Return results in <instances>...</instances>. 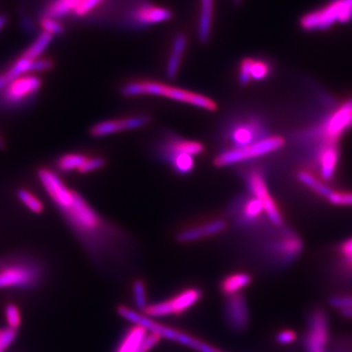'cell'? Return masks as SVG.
I'll return each mask as SVG.
<instances>
[{
	"label": "cell",
	"mask_w": 352,
	"mask_h": 352,
	"mask_svg": "<svg viewBox=\"0 0 352 352\" xmlns=\"http://www.w3.org/2000/svg\"><path fill=\"white\" fill-rule=\"evenodd\" d=\"M36 175L44 191L95 263L106 267L108 263L115 261L110 243L113 236L98 212L78 192L69 188L54 170L41 168Z\"/></svg>",
	"instance_id": "1"
},
{
	"label": "cell",
	"mask_w": 352,
	"mask_h": 352,
	"mask_svg": "<svg viewBox=\"0 0 352 352\" xmlns=\"http://www.w3.org/2000/svg\"><path fill=\"white\" fill-rule=\"evenodd\" d=\"M122 94L126 97L157 96L180 102L187 105L215 112L219 108L217 102L206 95L190 91L183 88L171 87L166 83L154 80H134L126 83L122 88Z\"/></svg>",
	"instance_id": "2"
},
{
	"label": "cell",
	"mask_w": 352,
	"mask_h": 352,
	"mask_svg": "<svg viewBox=\"0 0 352 352\" xmlns=\"http://www.w3.org/2000/svg\"><path fill=\"white\" fill-rule=\"evenodd\" d=\"M44 271L38 261L25 256L0 258V289L30 291L43 282Z\"/></svg>",
	"instance_id": "3"
},
{
	"label": "cell",
	"mask_w": 352,
	"mask_h": 352,
	"mask_svg": "<svg viewBox=\"0 0 352 352\" xmlns=\"http://www.w3.org/2000/svg\"><path fill=\"white\" fill-rule=\"evenodd\" d=\"M117 312L122 319L131 322L133 325L142 326L148 332L157 333L162 339L177 342V344H182V346L188 347V349H193L197 352H224L217 349V347L210 346L204 340L194 337V336L159 323V322L155 321L154 319L149 318V317L145 316L144 314L131 309L126 305L118 307Z\"/></svg>",
	"instance_id": "4"
},
{
	"label": "cell",
	"mask_w": 352,
	"mask_h": 352,
	"mask_svg": "<svg viewBox=\"0 0 352 352\" xmlns=\"http://www.w3.org/2000/svg\"><path fill=\"white\" fill-rule=\"evenodd\" d=\"M43 87L39 76L27 74L15 78L0 90V110L15 112L29 107Z\"/></svg>",
	"instance_id": "5"
},
{
	"label": "cell",
	"mask_w": 352,
	"mask_h": 352,
	"mask_svg": "<svg viewBox=\"0 0 352 352\" xmlns=\"http://www.w3.org/2000/svg\"><path fill=\"white\" fill-rule=\"evenodd\" d=\"M284 139L280 136H267L258 142L243 148L226 149L214 157V164L217 168L232 166L252 161L258 157L265 156L271 153L278 151L284 146Z\"/></svg>",
	"instance_id": "6"
},
{
	"label": "cell",
	"mask_w": 352,
	"mask_h": 352,
	"mask_svg": "<svg viewBox=\"0 0 352 352\" xmlns=\"http://www.w3.org/2000/svg\"><path fill=\"white\" fill-rule=\"evenodd\" d=\"M201 298L203 292L200 288L190 287L178 292L170 298L149 303L142 314L151 319L178 316L186 314L192 307H195Z\"/></svg>",
	"instance_id": "7"
},
{
	"label": "cell",
	"mask_w": 352,
	"mask_h": 352,
	"mask_svg": "<svg viewBox=\"0 0 352 352\" xmlns=\"http://www.w3.org/2000/svg\"><path fill=\"white\" fill-rule=\"evenodd\" d=\"M352 18V0H337L326 8L302 18V25L307 31H323L336 22L346 23Z\"/></svg>",
	"instance_id": "8"
},
{
	"label": "cell",
	"mask_w": 352,
	"mask_h": 352,
	"mask_svg": "<svg viewBox=\"0 0 352 352\" xmlns=\"http://www.w3.org/2000/svg\"><path fill=\"white\" fill-rule=\"evenodd\" d=\"M351 126L352 98L344 102L324 120L317 134L324 139V143H336Z\"/></svg>",
	"instance_id": "9"
},
{
	"label": "cell",
	"mask_w": 352,
	"mask_h": 352,
	"mask_svg": "<svg viewBox=\"0 0 352 352\" xmlns=\"http://www.w3.org/2000/svg\"><path fill=\"white\" fill-rule=\"evenodd\" d=\"M267 136L270 135L266 131L265 126L256 118L237 120L229 126L226 133V139L231 145L229 149L254 144Z\"/></svg>",
	"instance_id": "10"
},
{
	"label": "cell",
	"mask_w": 352,
	"mask_h": 352,
	"mask_svg": "<svg viewBox=\"0 0 352 352\" xmlns=\"http://www.w3.org/2000/svg\"><path fill=\"white\" fill-rule=\"evenodd\" d=\"M247 186L252 197L263 204L264 214L271 223L277 227L283 226V217L280 214L276 203L271 197L263 173L258 170L251 171L247 176Z\"/></svg>",
	"instance_id": "11"
},
{
	"label": "cell",
	"mask_w": 352,
	"mask_h": 352,
	"mask_svg": "<svg viewBox=\"0 0 352 352\" xmlns=\"http://www.w3.org/2000/svg\"><path fill=\"white\" fill-rule=\"evenodd\" d=\"M223 318L227 327L234 333H241L249 328L251 312L243 293L224 296Z\"/></svg>",
	"instance_id": "12"
},
{
	"label": "cell",
	"mask_w": 352,
	"mask_h": 352,
	"mask_svg": "<svg viewBox=\"0 0 352 352\" xmlns=\"http://www.w3.org/2000/svg\"><path fill=\"white\" fill-rule=\"evenodd\" d=\"M329 340L327 314L322 309L314 310L308 324L305 344L307 352H326Z\"/></svg>",
	"instance_id": "13"
},
{
	"label": "cell",
	"mask_w": 352,
	"mask_h": 352,
	"mask_svg": "<svg viewBox=\"0 0 352 352\" xmlns=\"http://www.w3.org/2000/svg\"><path fill=\"white\" fill-rule=\"evenodd\" d=\"M151 118L148 115L133 116L124 119L103 120L94 124L90 129V134L95 138H105L119 132L134 131L149 124Z\"/></svg>",
	"instance_id": "14"
},
{
	"label": "cell",
	"mask_w": 352,
	"mask_h": 352,
	"mask_svg": "<svg viewBox=\"0 0 352 352\" xmlns=\"http://www.w3.org/2000/svg\"><path fill=\"white\" fill-rule=\"evenodd\" d=\"M227 227L226 220L217 219L212 221L206 222L193 228L185 229L177 234L176 240L179 243H192L195 241L206 239L223 232Z\"/></svg>",
	"instance_id": "15"
},
{
	"label": "cell",
	"mask_w": 352,
	"mask_h": 352,
	"mask_svg": "<svg viewBox=\"0 0 352 352\" xmlns=\"http://www.w3.org/2000/svg\"><path fill=\"white\" fill-rule=\"evenodd\" d=\"M339 149L336 143H324L317 154L319 173L324 180H329L335 175L339 163Z\"/></svg>",
	"instance_id": "16"
},
{
	"label": "cell",
	"mask_w": 352,
	"mask_h": 352,
	"mask_svg": "<svg viewBox=\"0 0 352 352\" xmlns=\"http://www.w3.org/2000/svg\"><path fill=\"white\" fill-rule=\"evenodd\" d=\"M205 152V145L203 143L188 139L173 138L166 139L161 146V153H178V154H187L192 157H197Z\"/></svg>",
	"instance_id": "17"
},
{
	"label": "cell",
	"mask_w": 352,
	"mask_h": 352,
	"mask_svg": "<svg viewBox=\"0 0 352 352\" xmlns=\"http://www.w3.org/2000/svg\"><path fill=\"white\" fill-rule=\"evenodd\" d=\"M252 277L248 272H234L222 278L219 283L220 293L224 296H233L242 293L251 286Z\"/></svg>",
	"instance_id": "18"
},
{
	"label": "cell",
	"mask_w": 352,
	"mask_h": 352,
	"mask_svg": "<svg viewBox=\"0 0 352 352\" xmlns=\"http://www.w3.org/2000/svg\"><path fill=\"white\" fill-rule=\"evenodd\" d=\"M171 17H173V13L168 9L151 6H141L133 13L134 22L140 25L166 22Z\"/></svg>",
	"instance_id": "19"
},
{
	"label": "cell",
	"mask_w": 352,
	"mask_h": 352,
	"mask_svg": "<svg viewBox=\"0 0 352 352\" xmlns=\"http://www.w3.org/2000/svg\"><path fill=\"white\" fill-rule=\"evenodd\" d=\"M186 45V36L183 34H177L173 41V48L166 65V73L168 78H175L177 75Z\"/></svg>",
	"instance_id": "20"
},
{
	"label": "cell",
	"mask_w": 352,
	"mask_h": 352,
	"mask_svg": "<svg viewBox=\"0 0 352 352\" xmlns=\"http://www.w3.org/2000/svg\"><path fill=\"white\" fill-rule=\"evenodd\" d=\"M264 214L263 204L256 198L247 199L240 208L239 217H238V224L243 226H250L256 223L261 215Z\"/></svg>",
	"instance_id": "21"
},
{
	"label": "cell",
	"mask_w": 352,
	"mask_h": 352,
	"mask_svg": "<svg viewBox=\"0 0 352 352\" xmlns=\"http://www.w3.org/2000/svg\"><path fill=\"white\" fill-rule=\"evenodd\" d=\"M147 333L148 331L142 326H132L118 344L115 352H138Z\"/></svg>",
	"instance_id": "22"
},
{
	"label": "cell",
	"mask_w": 352,
	"mask_h": 352,
	"mask_svg": "<svg viewBox=\"0 0 352 352\" xmlns=\"http://www.w3.org/2000/svg\"><path fill=\"white\" fill-rule=\"evenodd\" d=\"M166 163L170 164L175 173L180 175H187L195 168V157L178 153H161Z\"/></svg>",
	"instance_id": "23"
},
{
	"label": "cell",
	"mask_w": 352,
	"mask_h": 352,
	"mask_svg": "<svg viewBox=\"0 0 352 352\" xmlns=\"http://www.w3.org/2000/svg\"><path fill=\"white\" fill-rule=\"evenodd\" d=\"M302 241H300L296 236L289 235V234L278 241L275 247H273L275 254H278L280 258H283L286 263H289L291 259L295 258L302 251Z\"/></svg>",
	"instance_id": "24"
},
{
	"label": "cell",
	"mask_w": 352,
	"mask_h": 352,
	"mask_svg": "<svg viewBox=\"0 0 352 352\" xmlns=\"http://www.w3.org/2000/svg\"><path fill=\"white\" fill-rule=\"evenodd\" d=\"M212 15H214V0H201L198 36L201 43H206L210 39Z\"/></svg>",
	"instance_id": "25"
},
{
	"label": "cell",
	"mask_w": 352,
	"mask_h": 352,
	"mask_svg": "<svg viewBox=\"0 0 352 352\" xmlns=\"http://www.w3.org/2000/svg\"><path fill=\"white\" fill-rule=\"evenodd\" d=\"M34 60L31 58L25 57V54L17 60L10 68L7 69L6 73L0 74V90L2 89L9 82H12L15 78H19L21 76L31 74L32 63Z\"/></svg>",
	"instance_id": "26"
},
{
	"label": "cell",
	"mask_w": 352,
	"mask_h": 352,
	"mask_svg": "<svg viewBox=\"0 0 352 352\" xmlns=\"http://www.w3.org/2000/svg\"><path fill=\"white\" fill-rule=\"evenodd\" d=\"M82 4V0H54L46 7L45 17L57 20L69 12H75L76 8Z\"/></svg>",
	"instance_id": "27"
},
{
	"label": "cell",
	"mask_w": 352,
	"mask_h": 352,
	"mask_svg": "<svg viewBox=\"0 0 352 352\" xmlns=\"http://www.w3.org/2000/svg\"><path fill=\"white\" fill-rule=\"evenodd\" d=\"M87 159V155L80 154V153H68L58 157L56 168L61 173H71V171L78 173Z\"/></svg>",
	"instance_id": "28"
},
{
	"label": "cell",
	"mask_w": 352,
	"mask_h": 352,
	"mask_svg": "<svg viewBox=\"0 0 352 352\" xmlns=\"http://www.w3.org/2000/svg\"><path fill=\"white\" fill-rule=\"evenodd\" d=\"M298 179L302 184H305L308 188L311 189L312 191L318 194L319 196L323 197V198L328 199L333 193V190L328 185L317 179L314 175L307 173V171H302V173H298Z\"/></svg>",
	"instance_id": "29"
},
{
	"label": "cell",
	"mask_w": 352,
	"mask_h": 352,
	"mask_svg": "<svg viewBox=\"0 0 352 352\" xmlns=\"http://www.w3.org/2000/svg\"><path fill=\"white\" fill-rule=\"evenodd\" d=\"M18 200L25 206L28 210H31L34 214H43L44 206L43 201L39 200L38 197L32 193L31 191L25 188H20L16 192Z\"/></svg>",
	"instance_id": "30"
},
{
	"label": "cell",
	"mask_w": 352,
	"mask_h": 352,
	"mask_svg": "<svg viewBox=\"0 0 352 352\" xmlns=\"http://www.w3.org/2000/svg\"><path fill=\"white\" fill-rule=\"evenodd\" d=\"M132 296L134 305L138 307V312H143L149 305L148 302L147 287L142 279H135L132 284Z\"/></svg>",
	"instance_id": "31"
},
{
	"label": "cell",
	"mask_w": 352,
	"mask_h": 352,
	"mask_svg": "<svg viewBox=\"0 0 352 352\" xmlns=\"http://www.w3.org/2000/svg\"><path fill=\"white\" fill-rule=\"evenodd\" d=\"M52 34L45 32H41V36L32 44L29 50L25 51L24 54L25 56L31 58L32 60L38 59V58L41 57V54H43L44 50L48 47V45H50L51 41H52Z\"/></svg>",
	"instance_id": "32"
},
{
	"label": "cell",
	"mask_w": 352,
	"mask_h": 352,
	"mask_svg": "<svg viewBox=\"0 0 352 352\" xmlns=\"http://www.w3.org/2000/svg\"><path fill=\"white\" fill-rule=\"evenodd\" d=\"M271 73V67L267 62L263 60L251 59V80H265Z\"/></svg>",
	"instance_id": "33"
},
{
	"label": "cell",
	"mask_w": 352,
	"mask_h": 352,
	"mask_svg": "<svg viewBox=\"0 0 352 352\" xmlns=\"http://www.w3.org/2000/svg\"><path fill=\"white\" fill-rule=\"evenodd\" d=\"M41 25L43 29V32H48V34H52L53 36L55 34H63L64 27L57 20L52 19V18L45 17L41 18Z\"/></svg>",
	"instance_id": "34"
},
{
	"label": "cell",
	"mask_w": 352,
	"mask_h": 352,
	"mask_svg": "<svg viewBox=\"0 0 352 352\" xmlns=\"http://www.w3.org/2000/svg\"><path fill=\"white\" fill-rule=\"evenodd\" d=\"M6 316L8 327L18 330L21 325L20 310L15 305H8L6 308Z\"/></svg>",
	"instance_id": "35"
},
{
	"label": "cell",
	"mask_w": 352,
	"mask_h": 352,
	"mask_svg": "<svg viewBox=\"0 0 352 352\" xmlns=\"http://www.w3.org/2000/svg\"><path fill=\"white\" fill-rule=\"evenodd\" d=\"M17 337V330L12 328L0 329V352H4Z\"/></svg>",
	"instance_id": "36"
},
{
	"label": "cell",
	"mask_w": 352,
	"mask_h": 352,
	"mask_svg": "<svg viewBox=\"0 0 352 352\" xmlns=\"http://www.w3.org/2000/svg\"><path fill=\"white\" fill-rule=\"evenodd\" d=\"M105 164L106 161L103 157H88L87 161L85 162V164L80 168L78 173H82V175L92 173V171L100 170Z\"/></svg>",
	"instance_id": "37"
},
{
	"label": "cell",
	"mask_w": 352,
	"mask_h": 352,
	"mask_svg": "<svg viewBox=\"0 0 352 352\" xmlns=\"http://www.w3.org/2000/svg\"><path fill=\"white\" fill-rule=\"evenodd\" d=\"M162 339L159 335L157 333L148 332L147 335L143 340L142 344H141L140 347H139L138 352H150L152 349H154L155 347L159 344V342H161Z\"/></svg>",
	"instance_id": "38"
},
{
	"label": "cell",
	"mask_w": 352,
	"mask_h": 352,
	"mask_svg": "<svg viewBox=\"0 0 352 352\" xmlns=\"http://www.w3.org/2000/svg\"><path fill=\"white\" fill-rule=\"evenodd\" d=\"M333 205L352 206V193L349 192H335L327 199Z\"/></svg>",
	"instance_id": "39"
},
{
	"label": "cell",
	"mask_w": 352,
	"mask_h": 352,
	"mask_svg": "<svg viewBox=\"0 0 352 352\" xmlns=\"http://www.w3.org/2000/svg\"><path fill=\"white\" fill-rule=\"evenodd\" d=\"M251 59L252 58H245L241 62L239 67V82L242 85H249L251 80Z\"/></svg>",
	"instance_id": "40"
},
{
	"label": "cell",
	"mask_w": 352,
	"mask_h": 352,
	"mask_svg": "<svg viewBox=\"0 0 352 352\" xmlns=\"http://www.w3.org/2000/svg\"><path fill=\"white\" fill-rule=\"evenodd\" d=\"M331 307L338 308L340 311L352 308V295L335 296L330 298Z\"/></svg>",
	"instance_id": "41"
},
{
	"label": "cell",
	"mask_w": 352,
	"mask_h": 352,
	"mask_svg": "<svg viewBox=\"0 0 352 352\" xmlns=\"http://www.w3.org/2000/svg\"><path fill=\"white\" fill-rule=\"evenodd\" d=\"M54 63L51 61L48 58H38V59L34 60L32 63L31 74L41 73V72H48L53 69Z\"/></svg>",
	"instance_id": "42"
},
{
	"label": "cell",
	"mask_w": 352,
	"mask_h": 352,
	"mask_svg": "<svg viewBox=\"0 0 352 352\" xmlns=\"http://www.w3.org/2000/svg\"><path fill=\"white\" fill-rule=\"evenodd\" d=\"M276 342L282 346H288V344H293L296 340V333L292 330H282L277 333Z\"/></svg>",
	"instance_id": "43"
},
{
	"label": "cell",
	"mask_w": 352,
	"mask_h": 352,
	"mask_svg": "<svg viewBox=\"0 0 352 352\" xmlns=\"http://www.w3.org/2000/svg\"><path fill=\"white\" fill-rule=\"evenodd\" d=\"M102 1H104V0H85L76 8L75 13L78 16H85V14L89 13L95 7L99 6Z\"/></svg>",
	"instance_id": "44"
},
{
	"label": "cell",
	"mask_w": 352,
	"mask_h": 352,
	"mask_svg": "<svg viewBox=\"0 0 352 352\" xmlns=\"http://www.w3.org/2000/svg\"><path fill=\"white\" fill-rule=\"evenodd\" d=\"M340 252L344 258L352 256V237L342 243L340 248Z\"/></svg>",
	"instance_id": "45"
},
{
	"label": "cell",
	"mask_w": 352,
	"mask_h": 352,
	"mask_svg": "<svg viewBox=\"0 0 352 352\" xmlns=\"http://www.w3.org/2000/svg\"><path fill=\"white\" fill-rule=\"evenodd\" d=\"M344 265L346 266L347 270L352 272V256L344 258Z\"/></svg>",
	"instance_id": "46"
},
{
	"label": "cell",
	"mask_w": 352,
	"mask_h": 352,
	"mask_svg": "<svg viewBox=\"0 0 352 352\" xmlns=\"http://www.w3.org/2000/svg\"><path fill=\"white\" fill-rule=\"evenodd\" d=\"M340 312H342V316L352 319V308H347V309L342 310Z\"/></svg>",
	"instance_id": "47"
},
{
	"label": "cell",
	"mask_w": 352,
	"mask_h": 352,
	"mask_svg": "<svg viewBox=\"0 0 352 352\" xmlns=\"http://www.w3.org/2000/svg\"><path fill=\"white\" fill-rule=\"evenodd\" d=\"M6 148V141L2 138L1 134H0V150H4Z\"/></svg>",
	"instance_id": "48"
},
{
	"label": "cell",
	"mask_w": 352,
	"mask_h": 352,
	"mask_svg": "<svg viewBox=\"0 0 352 352\" xmlns=\"http://www.w3.org/2000/svg\"><path fill=\"white\" fill-rule=\"evenodd\" d=\"M6 18L3 17V16H0V30L3 28V25H6Z\"/></svg>",
	"instance_id": "49"
},
{
	"label": "cell",
	"mask_w": 352,
	"mask_h": 352,
	"mask_svg": "<svg viewBox=\"0 0 352 352\" xmlns=\"http://www.w3.org/2000/svg\"><path fill=\"white\" fill-rule=\"evenodd\" d=\"M234 3L235 4H240L241 2H242V0H233Z\"/></svg>",
	"instance_id": "50"
}]
</instances>
